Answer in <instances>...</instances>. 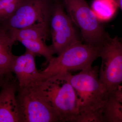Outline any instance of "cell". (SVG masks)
Returning a JSON list of instances; mask_svg holds the SVG:
<instances>
[{"label":"cell","instance_id":"1","mask_svg":"<svg viewBox=\"0 0 122 122\" xmlns=\"http://www.w3.org/2000/svg\"><path fill=\"white\" fill-rule=\"evenodd\" d=\"M99 69V66H92L71 75L77 99V122H103V109L110 95L100 81Z\"/></svg>","mask_w":122,"mask_h":122},{"label":"cell","instance_id":"2","mask_svg":"<svg viewBox=\"0 0 122 122\" xmlns=\"http://www.w3.org/2000/svg\"><path fill=\"white\" fill-rule=\"evenodd\" d=\"M70 72H63L31 83L42 97L58 114L61 122H77V99L70 81Z\"/></svg>","mask_w":122,"mask_h":122},{"label":"cell","instance_id":"3","mask_svg":"<svg viewBox=\"0 0 122 122\" xmlns=\"http://www.w3.org/2000/svg\"><path fill=\"white\" fill-rule=\"evenodd\" d=\"M101 46H95L78 42L69 46L56 57L48 61L40 72L42 79L63 72L82 70L89 68L100 56Z\"/></svg>","mask_w":122,"mask_h":122},{"label":"cell","instance_id":"4","mask_svg":"<svg viewBox=\"0 0 122 122\" xmlns=\"http://www.w3.org/2000/svg\"><path fill=\"white\" fill-rule=\"evenodd\" d=\"M67 14L80 30L84 43L101 46L109 34L105 31L86 0H62Z\"/></svg>","mask_w":122,"mask_h":122},{"label":"cell","instance_id":"5","mask_svg":"<svg viewBox=\"0 0 122 122\" xmlns=\"http://www.w3.org/2000/svg\"><path fill=\"white\" fill-rule=\"evenodd\" d=\"M99 78L109 95L122 83V41L108 35L101 46Z\"/></svg>","mask_w":122,"mask_h":122},{"label":"cell","instance_id":"6","mask_svg":"<svg viewBox=\"0 0 122 122\" xmlns=\"http://www.w3.org/2000/svg\"><path fill=\"white\" fill-rule=\"evenodd\" d=\"M17 96L21 122H61L60 116L32 85L18 87Z\"/></svg>","mask_w":122,"mask_h":122},{"label":"cell","instance_id":"7","mask_svg":"<svg viewBox=\"0 0 122 122\" xmlns=\"http://www.w3.org/2000/svg\"><path fill=\"white\" fill-rule=\"evenodd\" d=\"M52 7L50 0H21L6 21L7 28L18 29L40 23H49Z\"/></svg>","mask_w":122,"mask_h":122},{"label":"cell","instance_id":"8","mask_svg":"<svg viewBox=\"0 0 122 122\" xmlns=\"http://www.w3.org/2000/svg\"><path fill=\"white\" fill-rule=\"evenodd\" d=\"M50 20L52 42L51 46L54 54L58 55L72 44L81 41L61 4L57 2L53 5Z\"/></svg>","mask_w":122,"mask_h":122},{"label":"cell","instance_id":"9","mask_svg":"<svg viewBox=\"0 0 122 122\" xmlns=\"http://www.w3.org/2000/svg\"><path fill=\"white\" fill-rule=\"evenodd\" d=\"M0 92V122H21L16 93L18 85L6 77Z\"/></svg>","mask_w":122,"mask_h":122},{"label":"cell","instance_id":"10","mask_svg":"<svg viewBox=\"0 0 122 122\" xmlns=\"http://www.w3.org/2000/svg\"><path fill=\"white\" fill-rule=\"evenodd\" d=\"M36 55L26 50L22 55L15 56L12 65V71L16 75L18 87L26 86L42 79L41 75L36 66Z\"/></svg>","mask_w":122,"mask_h":122},{"label":"cell","instance_id":"11","mask_svg":"<svg viewBox=\"0 0 122 122\" xmlns=\"http://www.w3.org/2000/svg\"><path fill=\"white\" fill-rule=\"evenodd\" d=\"M15 41L8 29L0 28V75L11 77L12 66L15 56L12 52Z\"/></svg>","mask_w":122,"mask_h":122},{"label":"cell","instance_id":"12","mask_svg":"<svg viewBox=\"0 0 122 122\" xmlns=\"http://www.w3.org/2000/svg\"><path fill=\"white\" fill-rule=\"evenodd\" d=\"M49 23H40L24 28L8 29L15 41L22 40H39L45 41L49 34Z\"/></svg>","mask_w":122,"mask_h":122},{"label":"cell","instance_id":"13","mask_svg":"<svg viewBox=\"0 0 122 122\" xmlns=\"http://www.w3.org/2000/svg\"><path fill=\"white\" fill-rule=\"evenodd\" d=\"M118 5L115 0H94L92 9L100 20H107L115 14Z\"/></svg>","mask_w":122,"mask_h":122},{"label":"cell","instance_id":"14","mask_svg":"<svg viewBox=\"0 0 122 122\" xmlns=\"http://www.w3.org/2000/svg\"><path fill=\"white\" fill-rule=\"evenodd\" d=\"M102 118L103 122H122V103L111 95L105 104Z\"/></svg>","mask_w":122,"mask_h":122},{"label":"cell","instance_id":"15","mask_svg":"<svg viewBox=\"0 0 122 122\" xmlns=\"http://www.w3.org/2000/svg\"><path fill=\"white\" fill-rule=\"evenodd\" d=\"M26 50L36 55L44 56L49 61L53 57L54 53L51 46L46 44L45 41L39 40H22L20 41Z\"/></svg>","mask_w":122,"mask_h":122},{"label":"cell","instance_id":"16","mask_svg":"<svg viewBox=\"0 0 122 122\" xmlns=\"http://www.w3.org/2000/svg\"><path fill=\"white\" fill-rule=\"evenodd\" d=\"M111 95L118 101L122 103V86H119L115 91Z\"/></svg>","mask_w":122,"mask_h":122},{"label":"cell","instance_id":"17","mask_svg":"<svg viewBox=\"0 0 122 122\" xmlns=\"http://www.w3.org/2000/svg\"><path fill=\"white\" fill-rule=\"evenodd\" d=\"M0 0L5 5H7L10 3L18 1L20 0Z\"/></svg>","mask_w":122,"mask_h":122},{"label":"cell","instance_id":"18","mask_svg":"<svg viewBox=\"0 0 122 122\" xmlns=\"http://www.w3.org/2000/svg\"><path fill=\"white\" fill-rule=\"evenodd\" d=\"M6 77H3L0 75V88L2 87L5 81Z\"/></svg>","mask_w":122,"mask_h":122},{"label":"cell","instance_id":"19","mask_svg":"<svg viewBox=\"0 0 122 122\" xmlns=\"http://www.w3.org/2000/svg\"><path fill=\"white\" fill-rule=\"evenodd\" d=\"M117 4L118 7H119L122 11V0H115Z\"/></svg>","mask_w":122,"mask_h":122},{"label":"cell","instance_id":"20","mask_svg":"<svg viewBox=\"0 0 122 122\" xmlns=\"http://www.w3.org/2000/svg\"><path fill=\"white\" fill-rule=\"evenodd\" d=\"M121 40H122V39H121Z\"/></svg>","mask_w":122,"mask_h":122}]
</instances>
